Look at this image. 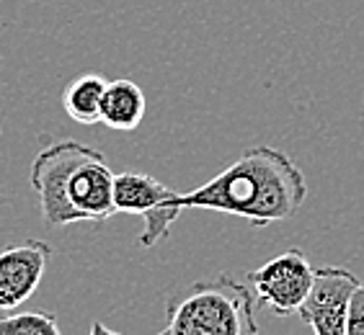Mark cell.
Wrapping results in <instances>:
<instances>
[{
	"instance_id": "obj_12",
	"label": "cell",
	"mask_w": 364,
	"mask_h": 335,
	"mask_svg": "<svg viewBox=\"0 0 364 335\" xmlns=\"http://www.w3.org/2000/svg\"><path fill=\"white\" fill-rule=\"evenodd\" d=\"M88 335H119V333H114V330H109L106 325H101V320H96L91 325V333H88ZM158 335H168V333L163 330V333H158Z\"/></svg>"
},
{
	"instance_id": "obj_2",
	"label": "cell",
	"mask_w": 364,
	"mask_h": 335,
	"mask_svg": "<svg viewBox=\"0 0 364 335\" xmlns=\"http://www.w3.org/2000/svg\"><path fill=\"white\" fill-rule=\"evenodd\" d=\"M31 186L49 227L75 222L104 224L114 207V170L96 147L55 142L31 163Z\"/></svg>"
},
{
	"instance_id": "obj_6",
	"label": "cell",
	"mask_w": 364,
	"mask_h": 335,
	"mask_svg": "<svg viewBox=\"0 0 364 335\" xmlns=\"http://www.w3.org/2000/svg\"><path fill=\"white\" fill-rule=\"evenodd\" d=\"M359 279L349 268L326 265L316 271V284L308 300L297 309L300 320L313 328L316 335H346V314H349L351 294Z\"/></svg>"
},
{
	"instance_id": "obj_10",
	"label": "cell",
	"mask_w": 364,
	"mask_h": 335,
	"mask_svg": "<svg viewBox=\"0 0 364 335\" xmlns=\"http://www.w3.org/2000/svg\"><path fill=\"white\" fill-rule=\"evenodd\" d=\"M0 335H63L52 312H18L0 320Z\"/></svg>"
},
{
	"instance_id": "obj_1",
	"label": "cell",
	"mask_w": 364,
	"mask_h": 335,
	"mask_svg": "<svg viewBox=\"0 0 364 335\" xmlns=\"http://www.w3.org/2000/svg\"><path fill=\"white\" fill-rule=\"evenodd\" d=\"M305 199L308 181L289 155L274 147H251L212 181L178 194V207L223 212L267 227L294 216Z\"/></svg>"
},
{
	"instance_id": "obj_11",
	"label": "cell",
	"mask_w": 364,
	"mask_h": 335,
	"mask_svg": "<svg viewBox=\"0 0 364 335\" xmlns=\"http://www.w3.org/2000/svg\"><path fill=\"white\" fill-rule=\"evenodd\" d=\"M346 335H364V279H359L351 294L349 314H346Z\"/></svg>"
},
{
	"instance_id": "obj_4",
	"label": "cell",
	"mask_w": 364,
	"mask_h": 335,
	"mask_svg": "<svg viewBox=\"0 0 364 335\" xmlns=\"http://www.w3.org/2000/svg\"><path fill=\"white\" fill-rule=\"evenodd\" d=\"M114 207L122 214L142 216V248H153L158 240L168 238L171 227L183 212L178 207V191L134 170L114 173Z\"/></svg>"
},
{
	"instance_id": "obj_7",
	"label": "cell",
	"mask_w": 364,
	"mask_h": 335,
	"mask_svg": "<svg viewBox=\"0 0 364 335\" xmlns=\"http://www.w3.org/2000/svg\"><path fill=\"white\" fill-rule=\"evenodd\" d=\"M49 258L52 248L44 240H23L0 248V309H16L31 300Z\"/></svg>"
},
{
	"instance_id": "obj_8",
	"label": "cell",
	"mask_w": 364,
	"mask_h": 335,
	"mask_svg": "<svg viewBox=\"0 0 364 335\" xmlns=\"http://www.w3.org/2000/svg\"><path fill=\"white\" fill-rule=\"evenodd\" d=\"M147 111L145 93L137 83L117 77L106 83L104 104H101V124L114 132H134L142 124Z\"/></svg>"
},
{
	"instance_id": "obj_5",
	"label": "cell",
	"mask_w": 364,
	"mask_h": 335,
	"mask_svg": "<svg viewBox=\"0 0 364 335\" xmlns=\"http://www.w3.org/2000/svg\"><path fill=\"white\" fill-rule=\"evenodd\" d=\"M248 284L253 287L256 300L264 304L277 317H287L302 307V302L308 300L310 289L316 284V268L305 258L300 248L274 256L272 260L251 271Z\"/></svg>"
},
{
	"instance_id": "obj_3",
	"label": "cell",
	"mask_w": 364,
	"mask_h": 335,
	"mask_svg": "<svg viewBox=\"0 0 364 335\" xmlns=\"http://www.w3.org/2000/svg\"><path fill=\"white\" fill-rule=\"evenodd\" d=\"M166 314L168 335H259L251 289L228 273L173 294Z\"/></svg>"
},
{
	"instance_id": "obj_9",
	"label": "cell",
	"mask_w": 364,
	"mask_h": 335,
	"mask_svg": "<svg viewBox=\"0 0 364 335\" xmlns=\"http://www.w3.org/2000/svg\"><path fill=\"white\" fill-rule=\"evenodd\" d=\"M104 77L98 72H83V75L73 77L63 91V109L77 124H98L101 121V104H104L106 93Z\"/></svg>"
}]
</instances>
